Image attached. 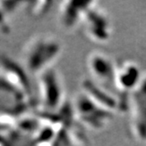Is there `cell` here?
<instances>
[{
  "instance_id": "obj_9",
  "label": "cell",
  "mask_w": 146,
  "mask_h": 146,
  "mask_svg": "<svg viewBox=\"0 0 146 146\" xmlns=\"http://www.w3.org/2000/svg\"><path fill=\"white\" fill-rule=\"evenodd\" d=\"M10 26L7 20V14L4 12L2 7L0 6V33L7 35L10 33Z\"/></svg>"
},
{
  "instance_id": "obj_6",
  "label": "cell",
  "mask_w": 146,
  "mask_h": 146,
  "mask_svg": "<svg viewBox=\"0 0 146 146\" xmlns=\"http://www.w3.org/2000/svg\"><path fill=\"white\" fill-rule=\"evenodd\" d=\"M86 65L92 80L97 85L108 84L114 79L115 71L109 59L103 54L93 52L87 57Z\"/></svg>"
},
{
  "instance_id": "obj_8",
  "label": "cell",
  "mask_w": 146,
  "mask_h": 146,
  "mask_svg": "<svg viewBox=\"0 0 146 146\" xmlns=\"http://www.w3.org/2000/svg\"><path fill=\"white\" fill-rule=\"evenodd\" d=\"M52 2L49 1H36L28 3L29 13L35 17H40L49 11Z\"/></svg>"
},
{
  "instance_id": "obj_3",
  "label": "cell",
  "mask_w": 146,
  "mask_h": 146,
  "mask_svg": "<svg viewBox=\"0 0 146 146\" xmlns=\"http://www.w3.org/2000/svg\"><path fill=\"white\" fill-rule=\"evenodd\" d=\"M72 109L77 121L92 129L102 128L106 120L110 116L109 111L98 106L83 92L75 98Z\"/></svg>"
},
{
  "instance_id": "obj_4",
  "label": "cell",
  "mask_w": 146,
  "mask_h": 146,
  "mask_svg": "<svg viewBox=\"0 0 146 146\" xmlns=\"http://www.w3.org/2000/svg\"><path fill=\"white\" fill-rule=\"evenodd\" d=\"M92 3L72 0L62 2L59 7V21L61 26L68 31L81 26Z\"/></svg>"
},
{
  "instance_id": "obj_5",
  "label": "cell",
  "mask_w": 146,
  "mask_h": 146,
  "mask_svg": "<svg viewBox=\"0 0 146 146\" xmlns=\"http://www.w3.org/2000/svg\"><path fill=\"white\" fill-rule=\"evenodd\" d=\"M93 2L85 16L81 27L86 36L93 41H105L109 36L108 22L101 12L94 6Z\"/></svg>"
},
{
  "instance_id": "obj_1",
  "label": "cell",
  "mask_w": 146,
  "mask_h": 146,
  "mask_svg": "<svg viewBox=\"0 0 146 146\" xmlns=\"http://www.w3.org/2000/svg\"><path fill=\"white\" fill-rule=\"evenodd\" d=\"M62 44L54 35H40L31 39L22 52L23 68L27 73L39 76L53 68L52 64L60 56Z\"/></svg>"
},
{
  "instance_id": "obj_7",
  "label": "cell",
  "mask_w": 146,
  "mask_h": 146,
  "mask_svg": "<svg viewBox=\"0 0 146 146\" xmlns=\"http://www.w3.org/2000/svg\"><path fill=\"white\" fill-rule=\"evenodd\" d=\"M137 76V70L134 67L124 66L115 72L114 80L118 84L117 86H120L122 88H129L134 86Z\"/></svg>"
},
{
  "instance_id": "obj_2",
  "label": "cell",
  "mask_w": 146,
  "mask_h": 146,
  "mask_svg": "<svg viewBox=\"0 0 146 146\" xmlns=\"http://www.w3.org/2000/svg\"><path fill=\"white\" fill-rule=\"evenodd\" d=\"M37 77L38 102L40 111L58 113L67 105L62 78L54 68L45 70Z\"/></svg>"
}]
</instances>
